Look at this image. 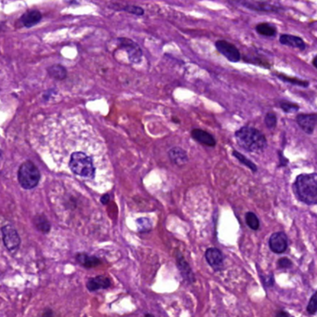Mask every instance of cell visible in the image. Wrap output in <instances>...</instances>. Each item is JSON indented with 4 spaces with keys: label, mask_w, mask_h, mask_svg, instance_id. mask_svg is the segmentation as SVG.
Here are the masks:
<instances>
[{
    "label": "cell",
    "mask_w": 317,
    "mask_h": 317,
    "mask_svg": "<svg viewBox=\"0 0 317 317\" xmlns=\"http://www.w3.org/2000/svg\"><path fill=\"white\" fill-rule=\"evenodd\" d=\"M238 145L250 153H262L267 147L264 134L253 127H242L235 134Z\"/></svg>",
    "instance_id": "obj_1"
},
{
    "label": "cell",
    "mask_w": 317,
    "mask_h": 317,
    "mask_svg": "<svg viewBox=\"0 0 317 317\" xmlns=\"http://www.w3.org/2000/svg\"><path fill=\"white\" fill-rule=\"evenodd\" d=\"M293 187H294V193L301 202L308 206L317 205V173L300 174L297 177Z\"/></svg>",
    "instance_id": "obj_2"
},
{
    "label": "cell",
    "mask_w": 317,
    "mask_h": 317,
    "mask_svg": "<svg viewBox=\"0 0 317 317\" xmlns=\"http://www.w3.org/2000/svg\"><path fill=\"white\" fill-rule=\"evenodd\" d=\"M69 167L76 175L87 179L95 177L96 168L93 164V159L83 152H75L71 155Z\"/></svg>",
    "instance_id": "obj_3"
},
{
    "label": "cell",
    "mask_w": 317,
    "mask_h": 317,
    "mask_svg": "<svg viewBox=\"0 0 317 317\" xmlns=\"http://www.w3.org/2000/svg\"><path fill=\"white\" fill-rule=\"evenodd\" d=\"M18 181L20 185L26 189L35 188L40 181V172L32 161H26L18 170Z\"/></svg>",
    "instance_id": "obj_4"
},
{
    "label": "cell",
    "mask_w": 317,
    "mask_h": 317,
    "mask_svg": "<svg viewBox=\"0 0 317 317\" xmlns=\"http://www.w3.org/2000/svg\"><path fill=\"white\" fill-rule=\"evenodd\" d=\"M117 41L118 47L128 53V57L131 62L132 63H139L141 62L142 51L139 45L126 37H120Z\"/></svg>",
    "instance_id": "obj_5"
},
{
    "label": "cell",
    "mask_w": 317,
    "mask_h": 317,
    "mask_svg": "<svg viewBox=\"0 0 317 317\" xmlns=\"http://www.w3.org/2000/svg\"><path fill=\"white\" fill-rule=\"evenodd\" d=\"M1 233L6 248L10 252L17 251L21 245V238L16 229L11 225H5L1 228Z\"/></svg>",
    "instance_id": "obj_6"
},
{
    "label": "cell",
    "mask_w": 317,
    "mask_h": 317,
    "mask_svg": "<svg viewBox=\"0 0 317 317\" xmlns=\"http://www.w3.org/2000/svg\"><path fill=\"white\" fill-rule=\"evenodd\" d=\"M217 51L222 54L228 61L238 62L241 60V54L235 45L231 44L225 40H218L215 43Z\"/></svg>",
    "instance_id": "obj_7"
},
{
    "label": "cell",
    "mask_w": 317,
    "mask_h": 317,
    "mask_svg": "<svg viewBox=\"0 0 317 317\" xmlns=\"http://www.w3.org/2000/svg\"><path fill=\"white\" fill-rule=\"evenodd\" d=\"M269 247L275 254L284 253L289 247V238L284 232H276L269 239Z\"/></svg>",
    "instance_id": "obj_8"
},
{
    "label": "cell",
    "mask_w": 317,
    "mask_h": 317,
    "mask_svg": "<svg viewBox=\"0 0 317 317\" xmlns=\"http://www.w3.org/2000/svg\"><path fill=\"white\" fill-rule=\"evenodd\" d=\"M206 261L211 265L212 269L216 272H220L223 269L224 257L222 252L217 247H210L206 250L205 253Z\"/></svg>",
    "instance_id": "obj_9"
},
{
    "label": "cell",
    "mask_w": 317,
    "mask_h": 317,
    "mask_svg": "<svg viewBox=\"0 0 317 317\" xmlns=\"http://www.w3.org/2000/svg\"><path fill=\"white\" fill-rule=\"evenodd\" d=\"M300 129L309 135L313 134L317 127V114H301L296 118Z\"/></svg>",
    "instance_id": "obj_10"
},
{
    "label": "cell",
    "mask_w": 317,
    "mask_h": 317,
    "mask_svg": "<svg viewBox=\"0 0 317 317\" xmlns=\"http://www.w3.org/2000/svg\"><path fill=\"white\" fill-rule=\"evenodd\" d=\"M176 262L177 267L185 281H187L189 284L194 283L195 281V278H194L193 270L190 267L189 264L185 261V257L180 251L176 252Z\"/></svg>",
    "instance_id": "obj_11"
},
{
    "label": "cell",
    "mask_w": 317,
    "mask_h": 317,
    "mask_svg": "<svg viewBox=\"0 0 317 317\" xmlns=\"http://www.w3.org/2000/svg\"><path fill=\"white\" fill-rule=\"evenodd\" d=\"M191 136L194 141L201 143L203 145H207L209 147H214L216 145V140L214 136L206 131H203L200 129H194L191 132Z\"/></svg>",
    "instance_id": "obj_12"
},
{
    "label": "cell",
    "mask_w": 317,
    "mask_h": 317,
    "mask_svg": "<svg viewBox=\"0 0 317 317\" xmlns=\"http://www.w3.org/2000/svg\"><path fill=\"white\" fill-rule=\"evenodd\" d=\"M112 283L111 280L106 277L105 275H99L96 277H92L88 279L87 282V289L88 291L93 292V291H100V290H106L111 287Z\"/></svg>",
    "instance_id": "obj_13"
},
{
    "label": "cell",
    "mask_w": 317,
    "mask_h": 317,
    "mask_svg": "<svg viewBox=\"0 0 317 317\" xmlns=\"http://www.w3.org/2000/svg\"><path fill=\"white\" fill-rule=\"evenodd\" d=\"M279 42L284 46H288V47H291L293 49H298L301 52L305 51V49H306V44L303 41V39L297 35L284 34V35H280Z\"/></svg>",
    "instance_id": "obj_14"
},
{
    "label": "cell",
    "mask_w": 317,
    "mask_h": 317,
    "mask_svg": "<svg viewBox=\"0 0 317 317\" xmlns=\"http://www.w3.org/2000/svg\"><path fill=\"white\" fill-rule=\"evenodd\" d=\"M41 19H42L41 12L36 9H33L24 13L20 21L24 26L30 28L36 26L41 21Z\"/></svg>",
    "instance_id": "obj_15"
},
{
    "label": "cell",
    "mask_w": 317,
    "mask_h": 317,
    "mask_svg": "<svg viewBox=\"0 0 317 317\" xmlns=\"http://www.w3.org/2000/svg\"><path fill=\"white\" fill-rule=\"evenodd\" d=\"M168 157L173 164L179 167H183L188 163L187 153L181 147H174L168 152Z\"/></svg>",
    "instance_id": "obj_16"
},
{
    "label": "cell",
    "mask_w": 317,
    "mask_h": 317,
    "mask_svg": "<svg viewBox=\"0 0 317 317\" xmlns=\"http://www.w3.org/2000/svg\"><path fill=\"white\" fill-rule=\"evenodd\" d=\"M77 261L80 264L86 268H93L99 264H101V261L95 256H89L85 253H80L76 256Z\"/></svg>",
    "instance_id": "obj_17"
},
{
    "label": "cell",
    "mask_w": 317,
    "mask_h": 317,
    "mask_svg": "<svg viewBox=\"0 0 317 317\" xmlns=\"http://www.w3.org/2000/svg\"><path fill=\"white\" fill-rule=\"evenodd\" d=\"M48 74L57 80H63L67 78V70L61 64H53L48 68Z\"/></svg>",
    "instance_id": "obj_18"
},
{
    "label": "cell",
    "mask_w": 317,
    "mask_h": 317,
    "mask_svg": "<svg viewBox=\"0 0 317 317\" xmlns=\"http://www.w3.org/2000/svg\"><path fill=\"white\" fill-rule=\"evenodd\" d=\"M240 3L242 6L248 8L249 9H253V10H259V11H278L279 10V8L269 5V4H264V3L252 4L248 1L247 2V0H241Z\"/></svg>",
    "instance_id": "obj_19"
},
{
    "label": "cell",
    "mask_w": 317,
    "mask_h": 317,
    "mask_svg": "<svg viewBox=\"0 0 317 317\" xmlns=\"http://www.w3.org/2000/svg\"><path fill=\"white\" fill-rule=\"evenodd\" d=\"M256 32L260 35L273 37L276 34V28L269 23H261L256 26Z\"/></svg>",
    "instance_id": "obj_20"
},
{
    "label": "cell",
    "mask_w": 317,
    "mask_h": 317,
    "mask_svg": "<svg viewBox=\"0 0 317 317\" xmlns=\"http://www.w3.org/2000/svg\"><path fill=\"white\" fill-rule=\"evenodd\" d=\"M34 222H35V227L43 234H47L50 232L51 223L45 216H36Z\"/></svg>",
    "instance_id": "obj_21"
},
{
    "label": "cell",
    "mask_w": 317,
    "mask_h": 317,
    "mask_svg": "<svg viewBox=\"0 0 317 317\" xmlns=\"http://www.w3.org/2000/svg\"><path fill=\"white\" fill-rule=\"evenodd\" d=\"M233 156H234L236 158H238L241 164H243L244 166H246V167H248V168H249L250 170H252L253 172H256V171L258 170V167H257V166H256L255 164H254L252 161H250L249 159L247 158L245 156H243L242 154H240V153L238 152V151H233Z\"/></svg>",
    "instance_id": "obj_22"
},
{
    "label": "cell",
    "mask_w": 317,
    "mask_h": 317,
    "mask_svg": "<svg viewBox=\"0 0 317 317\" xmlns=\"http://www.w3.org/2000/svg\"><path fill=\"white\" fill-rule=\"evenodd\" d=\"M136 224L138 227V231L143 234V233H148L152 230L153 227V223L151 221L150 219L148 218H140L136 220Z\"/></svg>",
    "instance_id": "obj_23"
},
{
    "label": "cell",
    "mask_w": 317,
    "mask_h": 317,
    "mask_svg": "<svg viewBox=\"0 0 317 317\" xmlns=\"http://www.w3.org/2000/svg\"><path fill=\"white\" fill-rule=\"evenodd\" d=\"M246 222L247 226L251 230L257 231L260 228V220L253 212H247L246 214Z\"/></svg>",
    "instance_id": "obj_24"
},
{
    "label": "cell",
    "mask_w": 317,
    "mask_h": 317,
    "mask_svg": "<svg viewBox=\"0 0 317 317\" xmlns=\"http://www.w3.org/2000/svg\"><path fill=\"white\" fill-rule=\"evenodd\" d=\"M277 78L282 79L283 81L285 82H288V83H291V84H293V85H297V86H300V87H304V88H307L309 86L308 81H304V80H300L299 79H296V78H290V77H284L283 75H277Z\"/></svg>",
    "instance_id": "obj_25"
},
{
    "label": "cell",
    "mask_w": 317,
    "mask_h": 317,
    "mask_svg": "<svg viewBox=\"0 0 317 317\" xmlns=\"http://www.w3.org/2000/svg\"><path fill=\"white\" fill-rule=\"evenodd\" d=\"M280 108L282 109L283 111L287 114H291V113H295L297 111H299L300 106L294 103H291V102H287V101H282L279 104Z\"/></svg>",
    "instance_id": "obj_26"
},
{
    "label": "cell",
    "mask_w": 317,
    "mask_h": 317,
    "mask_svg": "<svg viewBox=\"0 0 317 317\" xmlns=\"http://www.w3.org/2000/svg\"><path fill=\"white\" fill-rule=\"evenodd\" d=\"M264 123L269 130H273L277 125V117L273 112L267 113L264 117Z\"/></svg>",
    "instance_id": "obj_27"
},
{
    "label": "cell",
    "mask_w": 317,
    "mask_h": 317,
    "mask_svg": "<svg viewBox=\"0 0 317 317\" xmlns=\"http://www.w3.org/2000/svg\"><path fill=\"white\" fill-rule=\"evenodd\" d=\"M122 10L128 12V13L133 14V15H136V16H141V15L144 14V9L141 8V7L134 6V5L125 6V7L122 8Z\"/></svg>",
    "instance_id": "obj_28"
},
{
    "label": "cell",
    "mask_w": 317,
    "mask_h": 317,
    "mask_svg": "<svg viewBox=\"0 0 317 317\" xmlns=\"http://www.w3.org/2000/svg\"><path fill=\"white\" fill-rule=\"evenodd\" d=\"M317 293H314V295L312 296L311 300L309 301L308 305H307V312H308L310 315H315L317 313Z\"/></svg>",
    "instance_id": "obj_29"
},
{
    "label": "cell",
    "mask_w": 317,
    "mask_h": 317,
    "mask_svg": "<svg viewBox=\"0 0 317 317\" xmlns=\"http://www.w3.org/2000/svg\"><path fill=\"white\" fill-rule=\"evenodd\" d=\"M277 265H278V268H280V269H290V268H292L293 264L289 258L285 257V258L278 260Z\"/></svg>",
    "instance_id": "obj_30"
},
{
    "label": "cell",
    "mask_w": 317,
    "mask_h": 317,
    "mask_svg": "<svg viewBox=\"0 0 317 317\" xmlns=\"http://www.w3.org/2000/svg\"><path fill=\"white\" fill-rule=\"evenodd\" d=\"M261 278L263 279L262 281L264 283V287H267V288H272V287H273V285H274V276H273V274H272V273L269 274L268 276H265V277L261 276Z\"/></svg>",
    "instance_id": "obj_31"
},
{
    "label": "cell",
    "mask_w": 317,
    "mask_h": 317,
    "mask_svg": "<svg viewBox=\"0 0 317 317\" xmlns=\"http://www.w3.org/2000/svg\"><path fill=\"white\" fill-rule=\"evenodd\" d=\"M278 158H279V167H286L289 164V159L284 157L281 151H278Z\"/></svg>",
    "instance_id": "obj_32"
},
{
    "label": "cell",
    "mask_w": 317,
    "mask_h": 317,
    "mask_svg": "<svg viewBox=\"0 0 317 317\" xmlns=\"http://www.w3.org/2000/svg\"><path fill=\"white\" fill-rule=\"evenodd\" d=\"M110 201V195L108 194H104L101 198V202L104 205H107L108 203Z\"/></svg>",
    "instance_id": "obj_33"
},
{
    "label": "cell",
    "mask_w": 317,
    "mask_h": 317,
    "mask_svg": "<svg viewBox=\"0 0 317 317\" xmlns=\"http://www.w3.org/2000/svg\"><path fill=\"white\" fill-rule=\"evenodd\" d=\"M276 317H290V314L286 312H279L276 314Z\"/></svg>",
    "instance_id": "obj_34"
},
{
    "label": "cell",
    "mask_w": 317,
    "mask_h": 317,
    "mask_svg": "<svg viewBox=\"0 0 317 317\" xmlns=\"http://www.w3.org/2000/svg\"><path fill=\"white\" fill-rule=\"evenodd\" d=\"M316 62H317V57H315V58H314V60H313V64H314L315 68H317V63H316Z\"/></svg>",
    "instance_id": "obj_35"
},
{
    "label": "cell",
    "mask_w": 317,
    "mask_h": 317,
    "mask_svg": "<svg viewBox=\"0 0 317 317\" xmlns=\"http://www.w3.org/2000/svg\"><path fill=\"white\" fill-rule=\"evenodd\" d=\"M172 120H173V122H177V123H180V121H179V119H178V118H175V117H172Z\"/></svg>",
    "instance_id": "obj_36"
},
{
    "label": "cell",
    "mask_w": 317,
    "mask_h": 317,
    "mask_svg": "<svg viewBox=\"0 0 317 317\" xmlns=\"http://www.w3.org/2000/svg\"><path fill=\"white\" fill-rule=\"evenodd\" d=\"M0 154H1V152H0Z\"/></svg>",
    "instance_id": "obj_37"
}]
</instances>
